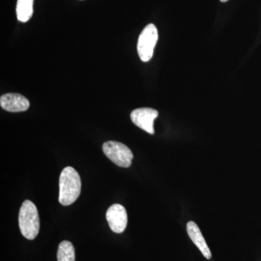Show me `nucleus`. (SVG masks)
Here are the masks:
<instances>
[{"label": "nucleus", "instance_id": "7ed1b4c3", "mask_svg": "<svg viewBox=\"0 0 261 261\" xmlns=\"http://www.w3.org/2000/svg\"><path fill=\"white\" fill-rule=\"evenodd\" d=\"M102 150L108 159L120 167L128 168L132 165L133 153L126 145L115 141H108L102 145Z\"/></svg>", "mask_w": 261, "mask_h": 261}, {"label": "nucleus", "instance_id": "9d476101", "mask_svg": "<svg viewBox=\"0 0 261 261\" xmlns=\"http://www.w3.org/2000/svg\"><path fill=\"white\" fill-rule=\"evenodd\" d=\"M58 261H75V250L69 241H63L58 247Z\"/></svg>", "mask_w": 261, "mask_h": 261}, {"label": "nucleus", "instance_id": "423d86ee", "mask_svg": "<svg viewBox=\"0 0 261 261\" xmlns=\"http://www.w3.org/2000/svg\"><path fill=\"white\" fill-rule=\"evenodd\" d=\"M106 219L113 232L121 233L126 229L128 216L126 209L120 204H114L108 209Z\"/></svg>", "mask_w": 261, "mask_h": 261}, {"label": "nucleus", "instance_id": "f257e3e1", "mask_svg": "<svg viewBox=\"0 0 261 261\" xmlns=\"http://www.w3.org/2000/svg\"><path fill=\"white\" fill-rule=\"evenodd\" d=\"M59 202L61 205H71L78 199L82 190L80 174L74 168L65 167L60 176Z\"/></svg>", "mask_w": 261, "mask_h": 261}, {"label": "nucleus", "instance_id": "1a4fd4ad", "mask_svg": "<svg viewBox=\"0 0 261 261\" xmlns=\"http://www.w3.org/2000/svg\"><path fill=\"white\" fill-rule=\"evenodd\" d=\"M33 5H34V0H18L16 15L19 21L25 23L30 20L34 13Z\"/></svg>", "mask_w": 261, "mask_h": 261}, {"label": "nucleus", "instance_id": "0eeeda50", "mask_svg": "<svg viewBox=\"0 0 261 261\" xmlns=\"http://www.w3.org/2000/svg\"><path fill=\"white\" fill-rule=\"evenodd\" d=\"M0 106L5 111L12 113L23 112L30 106L29 99L21 94L8 93L0 98Z\"/></svg>", "mask_w": 261, "mask_h": 261}, {"label": "nucleus", "instance_id": "f03ea898", "mask_svg": "<svg viewBox=\"0 0 261 261\" xmlns=\"http://www.w3.org/2000/svg\"><path fill=\"white\" fill-rule=\"evenodd\" d=\"M19 228L24 238L34 240L39 233V217L36 205L30 200L24 201L18 216Z\"/></svg>", "mask_w": 261, "mask_h": 261}, {"label": "nucleus", "instance_id": "39448f33", "mask_svg": "<svg viewBox=\"0 0 261 261\" xmlns=\"http://www.w3.org/2000/svg\"><path fill=\"white\" fill-rule=\"evenodd\" d=\"M159 116V112L152 108H142L134 110L130 113L132 122L141 129L154 135V121Z\"/></svg>", "mask_w": 261, "mask_h": 261}, {"label": "nucleus", "instance_id": "20e7f679", "mask_svg": "<svg viewBox=\"0 0 261 261\" xmlns=\"http://www.w3.org/2000/svg\"><path fill=\"white\" fill-rule=\"evenodd\" d=\"M159 39L158 29L154 24H149L141 33L137 43V51L141 61L148 62L153 56Z\"/></svg>", "mask_w": 261, "mask_h": 261}, {"label": "nucleus", "instance_id": "9b49d317", "mask_svg": "<svg viewBox=\"0 0 261 261\" xmlns=\"http://www.w3.org/2000/svg\"><path fill=\"white\" fill-rule=\"evenodd\" d=\"M228 0H221V2H222V3H226V2H227Z\"/></svg>", "mask_w": 261, "mask_h": 261}, {"label": "nucleus", "instance_id": "6e6552de", "mask_svg": "<svg viewBox=\"0 0 261 261\" xmlns=\"http://www.w3.org/2000/svg\"><path fill=\"white\" fill-rule=\"evenodd\" d=\"M187 231L189 237L196 246L198 247L203 256L205 258L211 259L212 254H211L210 248L207 246L205 238L201 232L198 226L194 221H189L187 224Z\"/></svg>", "mask_w": 261, "mask_h": 261}]
</instances>
